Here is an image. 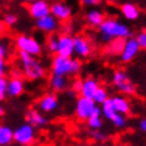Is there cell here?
<instances>
[{
  "label": "cell",
  "instance_id": "obj_1",
  "mask_svg": "<svg viewBox=\"0 0 146 146\" xmlns=\"http://www.w3.org/2000/svg\"><path fill=\"white\" fill-rule=\"evenodd\" d=\"M99 31V38L102 42L107 43L113 38H127L131 36L130 27L121 21L113 19V17H105L104 21L98 26Z\"/></svg>",
  "mask_w": 146,
  "mask_h": 146
},
{
  "label": "cell",
  "instance_id": "obj_2",
  "mask_svg": "<svg viewBox=\"0 0 146 146\" xmlns=\"http://www.w3.org/2000/svg\"><path fill=\"white\" fill-rule=\"evenodd\" d=\"M19 62L23 76L27 81L36 82L46 77V68L35 56L19 51Z\"/></svg>",
  "mask_w": 146,
  "mask_h": 146
},
{
  "label": "cell",
  "instance_id": "obj_3",
  "mask_svg": "<svg viewBox=\"0 0 146 146\" xmlns=\"http://www.w3.org/2000/svg\"><path fill=\"white\" fill-rule=\"evenodd\" d=\"M82 69V62L74 60L73 57H63L54 54L51 62V73L57 76H74L78 74Z\"/></svg>",
  "mask_w": 146,
  "mask_h": 146
},
{
  "label": "cell",
  "instance_id": "obj_4",
  "mask_svg": "<svg viewBox=\"0 0 146 146\" xmlns=\"http://www.w3.org/2000/svg\"><path fill=\"white\" fill-rule=\"evenodd\" d=\"M15 46L21 52H26L35 57H38L42 53V46L40 41H37L35 37H32L30 35L21 34L19 36H16Z\"/></svg>",
  "mask_w": 146,
  "mask_h": 146
},
{
  "label": "cell",
  "instance_id": "obj_5",
  "mask_svg": "<svg viewBox=\"0 0 146 146\" xmlns=\"http://www.w3.org/2000/svg\"><path fill=\"white\" fill-rule=\"evenodd\" d=\"M37 140L36 127L32 126L30 123H24L14 129V142L19 145H32Z\"/></svg>",
  "mask_w": 146,
  "mask_h": 146
},
{
  "label": "cell",
  "instance_id": "obj_6",
  "mask_svg": "<svg viewBox=\"0 0 146 146\" xmlns=\"http://www.w3.org/2000/svg\"><path fill=\"white\" fill-rule=\"evenodd\" d=\"M111 82H113V86L115 87V89L119 93L124 94V96H134L135 92H136L135 84L131 82L130 77L123 69H118V71L113 73Z\"/></svg>",
  "mask_w": 146,
  "mask_h": 146
},
{
  "label": "cell",
  "instance_id": "obj_7",
  "mask_svg": "<svg viewBox=\"0 0 146 146\" xmlns=\"http://www.w3.org/2000/svg\"><path fill=\"white\" fill-rule=\"evenodd\" d=\"M97 107V103L94 102L92 98L87 97H79L77 102H76V108H74V114L78 121L84 123L87 119L92 115L94 108Z\"/></svg>",
  "mask_w": 146,
  "mask_h": 146
},
{
  "label": "cell",
  "instance_id": "obj_8",
  "mask_svg": "<svg viewBox=\"0 0 146 146\" xmlns=\"http://www.w3.org/2000/svg\"><path fill=\"white\" fill-rule=\"evenodd\" d=\"M35 27H36V30L42 32V34H46V35L54 34V32L60 29V21H58L52 14H48V15H46V16L36 19Z\"/></svg>",
  "mask_w": 146,
  "mask_h": 146
},
{
  "label": "cell",
  "instance_id": "obj_9",
  "mask_svg": "<svg viewBox=\"0 0 146 146\" xmlns=\"http://www.w3.org/2000/svg\"><path fill=\"white\" fill-rule=\"evenodd\" d=\"M139 52H140V46H139L136 38L130 36V37L125 38L124 48L119 56L120 61H121L123 63H129V62L135 60V57L139 54Z\"/></svg>",
  "mask_w": 146,
  "mask_h": 146
},
{
  "label": "cell",
  "instance_id": "obj_10",
  "mask_svg": "<svg viewBox=\"0 0 146 146\" xmlns=\"http://www.w3.org/2000/svg\"><path fill=\"white\" fill-rule=\"evenodd\" d=\"M56 54L63 57H73L74 54V38L68 32L58 35V50Z\"/></svg>",
  "mask_w": 146,
  "mask_h": 146
},
{
  "label": "cell",
  "instance_id": "obj_11",
  "mask_svg": "<svg viewBox=\"0 0 146 146\" xmlns=\"http://www.w3.org/2000/svg\"><path fill=\"white\" fill-rule=\"evenodd\" d=\"M26 10L32 19H40L50 14V4L46 0H35V1L27 3Z\"/></svg>",
  "mask_w": 146,
  "mask_h": 146
},
{
  "label": "cell",
  "instance_id": "obj_12",
  "mask_svg": "<svg viewBox=\"0 0 146 146\" xmlns=\"http://www.w3.org/2000/svg\"><path fill=\"white\" fill-rule=\"evenodd\" d=\"M50 14H52L58 21L66 23L72 17V8L66 3L53 1L50 4Z\"/></svg>",
  "mask_w": 146,
  "mask_h": 146
},
{
  "label": "cell",
  "instance_id": "obj_13",
  "mask_svg": "<svg viewBox=\"0 0 146 146\" xmlns=\"http://www.w3.org/2000/svg\"><path fill=\"white\" fill-rule=\"evenodd\" d=\"M58 97L54 92L46 93L45 96H42L36 103V107L42 113H53L58 107Z\"/></svg>",
  "mask_w": 146,
  "mask_h": 146
},
{
  "label": "cell",
  "instance_id": "obj_14",
  "mask_svg": "<svg viewBox=\"0 0 146 146\" xmlns=\"http://www.w3.org/2000/svg\"><path fill=\"white\" fill-rule=\"evenodd\" d=\"M74 38V54L79 58H87L92 54V46L84 36H76Z\"/></svg>",
  "mask_w": 146,
  "mask_h": 146
},
{
  "label": "cell",
  "instance_id": "obj_15",
  "mask_svg": "<svg viewBox=\"0 0 146 146\" xmlns=\"http://www.w3.org/2000/svg\"><path fill=\"white\" fill-rule=\"evenodd\" d=\"M25 92V82L21 78H11L8 81V88H6V96L10 98H19Z\"/></svg>",
  "mask_w": 146,
  "mask_h": 146
},
{
  "label": "cell",
  "instance_id": "obj_16",
  "mask_svg": "<svg viewBox=\"0 0 146 146\" xmlns=\"http://www.w3.org/2000/svg\"><path fill=\"white\" fill-rule=\"evenodd\" d=\"M99 82L94 78H86L81 82V88H79V94L82 97H87V98H92L94 97L97 89L99 88Z\"/></svg>",
  "mask_w": 146,
  "mask_h": 146
},
{
  "label": "cell",
  "instance_id": "obj_17",
  "mask_svg": "<svg viewBox=\"0 0 146 146\" xmlns=\"http://www.w3.org/2000/svg\"><path fill=\"white\" fill-rule=\"evenodd\" d=\"M26 120L27 123H30L32 126L35 127H45L48 124V119L43 115L42 111H40L38 109H30L26 114Z\"/></svg>",
  "mask_w": 146,
  "mask_h": 146
},
{
  "label": "cell",
  "instance_id": "obj_18",
  "mask_svg": "<svg viewBox=\"0 0 146 146\" xmlns=\"http://www.w3.org/2000/svg\"><path fill=\"white\" fill-rule=\"evenodd\" d=\"M124 43H125V38H113L109 42L105 43L104 47V53L111 57H118L120 56L121 51L124 48Z\"/></svg>",
  "mask_w": 146,
  "mask_h": 146
},
{
  "label": "cell",
  "instance_id": "obj_19",
  "mask_svg": "<svg viewBox=\"0 0 146 146\" xmlns=\"http://www.w3.org/2000/svg\"><path fill=\"white\" fill-rule=\"evenodd\" d=\"M50 88L52 92L54 93H61L64 92L68 88V79L64 76H57V74H52V77L50 78Z\"/></svg>",
  "mask_w": 146,
  "mask_h": 146
},
{
  "label": "cell",
  "instance_id": "obj_20",
  "mask_svg": "<svg viewBox=\"0 0 146 146\" xmlns=\"http://www.w3.org/2000/svg\"><path fill=\"white\" fill-rule=\"evenodd\" d=\"M104 19H105L104 13L102 11V10H99V9H90L86 14L87 24H88L89 26H92V27H97L98 29V26L103 23Z\"/></svg>",
  "mask_w": 146,
  "mask_h": 146
},
{
  "label": "cell",
  "instance_id": "obj_21",
  "mask_svg": "<svg viewBox=\"0 0 146 146\" xmlns=\"http://www.w3.org/2000/svg\"><path fill=\"white\" fill-rule=\"evenodd\" d=\"M120 11H121V15L124 16V19L127 21H135L140 16L139 8L135 4H133V3H125L124 5H121Z\"/></svg>",
  "mask_w": 146,
  "mask_h": 146
},
{
  "label": "cell",
  "instance_id": "obj_22",
  "mask_svg": "<svg viewBox=\"0 0 146 146\" xmlns=\"http://www.w3.org/2000/svg\"><path fill=\"white\" fill-rule=\"evenodd\" d=\"M111 99V103H113V107H114V109L118 113H120V114H129L130 111V103L129 100L126 99L124 96H114L110 98Z\"/></svg>",
  "mask_w": 146,
  "mask_h": 146
},
{
  "label": "cell",
  "instance_id": "obj_23",
  "mask_svg": "<svg viewBox=\"0 0 146 146\" xmlns=\"http://www.w3.org/2000/svg\"><path fill=\"white\" fill-rule=\"evenodd\" d=\"M87 124L90 130H98L102 129L103 126V119H102V109L97 104V107L94 108V110L92 113V115L87 119Z\"/></svg>",
  "mask_w": 146,
  "mask_h": 146
},
{
  "label": "cell",
  "instance_id": "obj_24",
  "mask_svg": "<svg viewBox=\"0 0 146 146\" xmlns=\"http://www.w3.org/2000/svg\"><path fill=\"white\" fill-rule=\"evenodd\" d=\"M14 142V129L6 124H0V146H8Z\"/></svg>",
  "mask_w": 146,
  "mask_h": 146
},
{
  "label": "cell",
  "instance_id": "obj_25",
  "mask_svg": "<svg viewBox=\"0 0 146 146\" xmlns=\"http://www.w3.org/2000/svg\"><path fill=\"white\" fill-rule=\"evenodd\" d=\"M100 109H102V116H104V118L107 120H109V121H110V120L114 118V115L118 113L114 109V107H113L110 97H109L108 99L104 102V103L100 104Z\"/></svg>",
  "mask_w": 146,
  "mask_h": 146
},
{
  "label": "cell",
  "instance_id": "obj_26",
  "mask_svg": "<svg viewBox=\"0 0 146 146\" xmlns=\"http://www.w3.org/2000/svg\"><path fill=\"white\" fill-rule=\"evenodd\" d=\"M46 48L50 53L56 54L58 50V35L50 34L46 38Z\"/></svg>",
  "mask_w": 146,
  "mask_h": 146
},
{
  "label": "cell",
  "instance_id": "obj_27",
  "mask_svg": "<svg viewBox=\"0 0 146 146\" xmlns=\"http://www.w3.org/2000/svg\"><path fill=\"white\" fill-rule=\"evenodd\" d=\"M108 98H109L108 89L105 88V87L99 86V88L97 89V92H96V94H94V97H93V100L96 102L98 105H100L102 103H104V102L107 100Z\"/></svg>",
  "mask_w": 146,
  "mask_h": 146
},
{
  "label": "cell",
  "instance_id": "obj_28",
  "mask_svg": "<svg viewBox=\"0 0 146 146\" xmlns=\"http://www.w3.org/2000/svg\"><path fill=\"white\" fill-rule=\"evenodd\" d=\"M126 118L124 114H120V113H116L114 115V118L110 120V123L114 125L116 129H124V127L126 126Z\"/></svg>",
  "mask_w": 146,
  "mask_h": 146
},
{
  "label": "cell",
  "instance_id": "obj_29",
  "mask_svg": "<svg viewBox=\"0 0 146 146\" xmlns=\"http://www.w3.org/2000/svg\"><path fill=\"white\" fill-rule=\"evenodd\" d=\"M90 137L93 139L94 141H97V142H105V141H108V139L109 136L105 133H103L100 129H98V130H92L90 131Z\"/></svg>",
  "mask_w": 146,
  "mask_h": 146
},
{
  "label": "cell",
  "instance_id": "obj_30",
  "mask_svg": "<svg viewBox=\"0 0 146 146\" xmlns=\"http://www.w3.org/2000/svg\"><path fill=\"white\" fill-rule=\"evenodd\" d=\"M3 20H4V24L6 25V26H9V27L15 26V25L19 23V17H17V15H15V14H13V13L6 14Z\"/></svg>",
  "mask_w": 146,
  "mask_h": 146
},
{
  "label": "cell",
  "instance_id": "obj_31",
  "mask_svg": "<svg viewBox=\"0 0 146 146\" xmlns=\"http://www.w3.org/2000/svg\"><path fill=\"white\" fill-rule=\"evenodd\" d=\"M6 88H8V79L4 76H0V102L8 97L6 96Z\"/></svg>",
  "mask_w": 146,
  "mask_h": 146
},
{
  "label": "cell",
  "instance_id": "obj_32",
  "mask_svg": "<svg viewBox=\"0 0 146 146\" xmlns=\"http://www.w3.org/2000/svg\"><path fill=\"white\" fill-rule=\"evenodd\" d=\"M10 51V43L6 40H0V57L6 58Z\"/></svg>",
  "mask_w": 146,
  "mask_h": 146
},
{
  "label": "cell",
  "instance_id": "obj_33",
  "mask_svg": "<svg viewBox=\"0 0 146 146\" xmlns=\"http://www.w3.org/2000/svg\"><path fill=\"white\" fill-rule=\"evenodd\" d=\"M135 38H136L139 46H140V50L146 51V30H141L136 36H135Z\"/></svg>",
  "mask_w": 146,
  "mask_h": 146
},
{
  "label": "cell",
  "instance_id": "obj_34",
  "mask_svg": "<svg viewBox=\"0 0 146 146\" xmlns=\"http://www.w3.org/2000/svg\"><path fill=\"white\" fill-rule=\"evenodd\" d=\"M84 6H98L102 4V0H79Z\"/></svg>",
  "mask_w": 146,
  "mask_h": 146
},
{
  "label": "cell",
  "instance_id": "obj_35",
  "mask_svg": "<svg viewBox=\"0 0 146 146\" xmlns=\"http://www.w3.org/2000/svg\"><path fill=\"white\" fill-rule=\"evenodd\" d=\"M10 77L11 78H21L23 77V71L21 68H13L10 71Z\"/></svg>",
  "mask_w": 146,
  "mask_h": 146
},
{
  "label": "cell",
  "instance_id": "obj_36",
  "mask_svg": "<svg viewBox=\"0 0 146 146\" xmlns=\"http://www.w3.org/2000/svg\"><path fill=\"white\" fill-rule=\"evenodd\" d=\"M5 72H6V62H5V58L0 57V76H4Z\"/></svg>",
  "mask_w": 146,
  "mask_h": 146
},
{
  "label": "cell",
  "instance_id": "obj_37",
  "mask_svg": "<svg viewBox=\"0 0 146 146\" xmlns=\"http://www.w3.org/2000/svg\"><path fill=\"white\" fill-rule=\"evenodd\" d=\"M139 129H140L142 133H146V118H142L140 121H139Z\"/></svg>",
  "mask_w": 146,
  "mask_h": 146
},
{
  "label": "cell",
  "instance_id": "obj_38",
  "mask_svg": "<svg viewBox=\"0 0 146 146\" xmlns=\"http://www.w3.org/2000/svg\"><path fill=\"white\" fill-rule=\"evenodd\" d=\"M81 82L82 81H76L73 83V90L74 92H79V88H81Z\"/></svg>",
  "mask_w": 146,
  "mask_h": 146
},
{
  "label": "cell",
  "instance_id": "obj_39",
  "mask_svg": "<svg viewBox=\"0 0 146 146\" xmlns=\"http://www.w3.org/2000/svg\"><path fill=\"white\" fill-rule=\"evenodd\" d=\"M5 27H6V25L4 24V20L0 19V35H1L3 32L5 31Z\"/></svg>",
  "mask_w": 146,
  "mask_h": 146
},
{
  "label": "cell",
  "instance_id": "obj_40",
  "mask_svg": "<svg viewBox=\"0 0 146 146\" xmlns=\"http://www.w3.org/2000/svg\"><path fill=\"white\" fill-rule=\"evenodd\" d=\"M3 115H4V108H3L1 104H0V118H1Z\"/></svg>",
  "mask_w": 146,
  "mask_h": 146
},
{
  "label": "cell",
  "instance_id": "obj_41",
  "mask_svg": "<svg viewBox=\"0 0 146 146\" xmlns=\"http://www.w3.org/2000/svg\"><path fill=\"white\" fill-rule=\"evenodd\" d=\"M20 1H23V3H31V1H35V0H20Z\"/></svg>",
  "mask_w": 146,
  "mask_h": 146
}]
</instances>
